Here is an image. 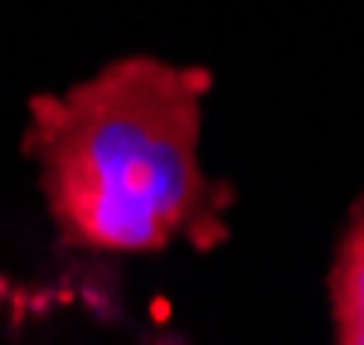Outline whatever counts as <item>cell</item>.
Returning <instances> with one entry per match:
<instances>
[{"mask_svg":"<svg viewBox=\"0 0 364 345\" xmlns=\"http://www.w3.org/2000/svg\"><path fill=\"white\" fill-rule=\"evenodd\" d=\"M331 317L336 345H364V195L350 209L331 258Z\"/></svg>","mask_w":364,"mask_h":345,"instance_id":"obj_2","label":"cell"},{"mask_svg":"<svg viewBox=\"0 0 364 345\" xmlns=\"http://www.w3.org/2000/svg\"><path fill=\"white\" fill-rule=\"evenodd\" d=\"M209 68L117 58L68 92L29 102L25 156L58 238L83 253L228 243L233 185L199 166Z\"/></svg>","mask_w":364,"mask_h":345,"instance_id":"obj_1","label":"cell"}]
</instances>
